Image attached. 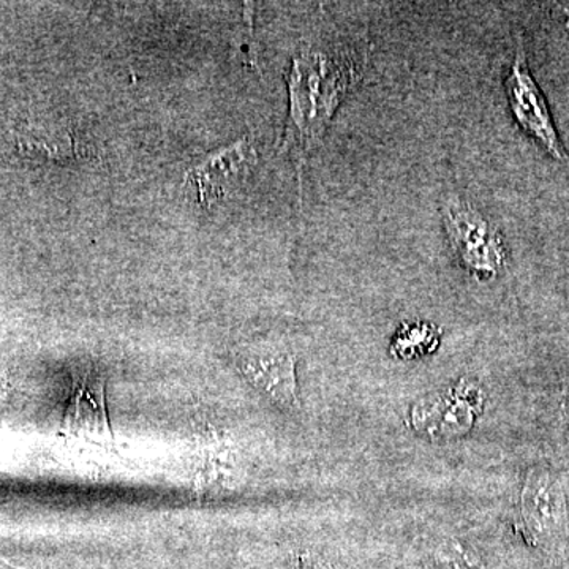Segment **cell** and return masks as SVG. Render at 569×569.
<instances>
[{"mask_svg":"<svg viewBox=\"0 0 569 569\" xmlns=\"http://www.w3.org/2000/svg\"><path fill=\"white\" fill-rule=\"evenodd\" d=\"M370 50L366 37L353 33L310 44L293 56L287 74L290 104L280 152L293 159L299 181L340 104L365 78Z\"/></svg>","mask_w":569,"mask_h":569,"instance_id":"6da1fadb","label":"cell"},{"mask_svg":"<svg viewBox=\"0 0 569 569\" xmlns=\"http://www.w3.org/2000/svg\"><path fill=\"white\" fill-rule=\"evenodd\" d=\"M441 213L449 244L463 268L481 279L496 277L507 261L496 224L477 206L458 197L449 198Z\"/></svg>","mask_w":569,"mask_h":569,"instance_id":"7a4b0ae2","label":"cell"},{"mask_svg":"<svg viewBox=\"0 0 569 569\" xmlns=\"http://www.w3.org/2000/svg\"><path fill=\"white\" fill-rule=\"evenodd\" d=\"M505 92L509 110L520 129L533 138L553 160L568 162V153L557 132L545 93L531 74L522 33H518L516 39L515 58L505 77Z\"/></svg>","mask_w":569,"mask_h":569,"instance_id":"3957f363","label":"cell"},{"mask_svg":"<svg viewBox=\"0 0 569 569\" xmlns=\"http://www.w3.org/2000/svg\"><path fill=\"white\" fill-rule=\"evenodd\" d=\"M247 380L266 397L291 406L296 400L295 358L290 351L276 346L253 347L241 358Z\"/></svg>","mask_w":569,"mask_h":569,"instance_id":"277c9868","label":"cell"},{"mask_svg":"<svg viewBox=\"0 0 569 569\" xmlns=\"http://www.w3.org/2000/svg\"><path fill=\"white\" fill-rule=\"evenodd\" d=\"M522 512L535 538L559 537L567 530L563 490L546 471H531L522 493Z\"/></svg>","mask_w":569,"mask_h":569,"instance_id":"5b68a950","label":"cell"},{"mask_svg":"<svg viewBox=\"0 0 569 569\" xmlns=\"http://www.w3.org/2000/svg\"><path fill=\"white\" fill-rule=\"evenodd\" d=\"M254 162H257V151L253 142L249 138H242L193 168L192 173L187 176V182L198 190L203 203L216 201L217 198L227 193L230 182L246 174Z\"/></svg>","mask_w":569,"mask_h":569,"instance_id":"8992f818","label":"cell"},{"mask_svg":"<svg viewBox=\"0 0 569 569\" xmlns=\"http://www.w3.org/2000/svg\"><path fill=\"white\" fill-rule=\"evenodd\" d=\"M463 389L456 396L433 397L419 403L413 411L417 430L430 437H458L473 425L475 406L468 402Z\"/></svg>","mask_w":569,"mask_h":569,"instance_id":"52a82bcc","label":"cell"},{"mask_svg":"<svg viewBox=\"0 0 569 569\" xmlns=\"http://www.w3.org/2000/svg\"><path fill=\"white\" fill-rule=\"evenodd\" d=\"M67 419L70 429L84 437H103L110 429L104 407V389L88 373L73 387Z\"/></svg>","mask_w":569,"mask_h":569,"instance_id":"ba28073f","label":"cell"},{"mask_svg":"<svg viewBox=\"0 0 569 569\" xmlns=\"http://www.w3.org/2000/svg\"><path fill=\"white\" fill-rule=\"evenodd\" d=\"M438 569H485V559L470 542L445 539L433 553Z\"/></svg>","mask_w":569,"mask_h":569,"instance_id":"9c48e42d","label":"cell"},{"mask_svg":"<svg viewBox=\"0 0 569 569\" xmlns=\"http://www.w3.org/2000/svg\"><path fill=\"white\" fill-rule=\"evenodd\" d=\"M296 569H329L323 561L313 556V553H301Z\"/></svg>","mask_w":569,"mask_h":569,"instance_id":"30bf717a","label":"cell"},{"mask_svg":"<svg viewBox=\"0 0 569 569\" xmlns=\"http://www.w3.org/2000/svg\"><path fill=\"white\" fill-rule=\"evenodd\" d=\"M553 9L559 11V13L563 14L565 21H567L568 28H569V3H553Z\"/></svg>","mask_w":569,"mask_h":569,"instance_id":"8fae6325","label":"cell"}]
</instances>
